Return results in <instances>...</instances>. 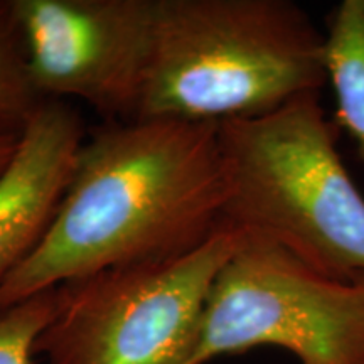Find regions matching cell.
Returning <instances> with one entry per match:
<instances>
[{"label":"cell","mask_w":364,"mask_h":364,"mask_svg":"<svg viewBox=\"0 0 364 364\" xmlns=\"http://www.w3.org/2000/svg\"><path fill=\"white\" fill-rule=\"evenodd\" d=\"M21 136H0V176L11 164L14 154H16L17 145H19Z\"/></svg>","instance_id":"cell-11"},{"label":"cell","mask_w":364,"mask_h":364,"mask_svg":"<svg viewBox=\"0 0 364 364\" xmlns=\"http://www.w3.org/2000/svg\"><path fill=\"white\" fill-rule=\"evenodd\" d=\"M218 124L135 118L86 134L48 233L0 285V314L46 290L184 257L225 226Z\"/></svg>","instance_id":"cell-1"},{"label":"cell","mask_w":364,"mask_h":364,"mask_svg":"<svg viewBox=\"0 0 364 364\" xmlns=\"http://www.w3.org/2000/svg\"><path fill=\"white\" fill-rule=\"evenodd\" d=\"M27 70L44 100H80L103 122L135 120L156 0H12Z\"/></svg>","instance_id":"cell-6"},{"label":"cell","mask_w":364,"mask_h":364,"mask_svg":"<svg viewBox=\"0 0 364 364\" xmlns=\"http://www.w3.org/2000/svg\"><path fill=\"white\" fill-rule=\"evenodd\" d=\"M44 102L27 70L12 0H0V136H21Z\"/></svg>","instance_id":"cell-9"},{"label":"cell","mask_w":364,"mask_h":364,"mask_svg":"<svg viewBox=\"0 0 364 364\" xmlns=\"http://www.w3.org/2000/svg\"><path fill=\"white\" fill-rule=\"evenodd\" d=\"M58 304L59 289H51L0 314V364H31L36 343Z\"/></svg>","instance_id":"cell-10"},{"label":"cell","mask_w":364,"mask_h":364,"mask_svg":"<svg viewBox=\"0 0 364 364\" xmlns=\"http://www.w3.org/2000/svg\"><path fill=\"white\" fill-rule=\"evenodd\" d=\"M245 241L223 226L176 260L122 267L59 287L36 343L48 364H191L218 273Z\"/></svg>","instance_id":"cell-4"},{"label":"cell","mask_w":364,"mask_h":364,"mask_svg":"<svg viewBox=\"0 0 364 364\" xmlns=\"http://www.w3.org/2000/svg\"><path fill=\"white\" fill-rule=\"evenodd\" d=\"M324 36L326 78L338 102V127L351 135L364 164V0H343Z\"/></svg>","instance_id":"cell-8"},{"label":"cell","mask_w":364,"mask_h":364,"mask_svg":"<svg viewBox=\"0 0 364 364\" xmlns=\"http://www.w3.org/2000/svg\"><path fill=\"white\" fill-rule=\"evenodd\" d=\"M324 41L290 0H156L136 118L221 124L322 91Z\"/></svg>","instance_id":"cell-2"},{"label":"cell","mask_w":364,"mask_h":364,"mask_svg":"<svg viewBox=\"0 0 364 364\" xmlns=\"http://www.w3.org/2000/svg\"><path fill=\"white\" fill-rule=\"evenodd\" d=\"M86 134L71 103L46 100L21 135L0 176V285L48 233Z\"/></svg>","instance_id":"cell-7"},{"label":"cell","mask_w":364,"mask_h":364,"mask_svg":"<svg viewBox=\"0 0 364 364\" xmlns=\"http://www.w3.org/2000/svg\"><path fill=\"white\" fill-rule=\"evenodd\" d=\"M321 91L218 124L225 226L268 241L327 277L364 282V196L338 150Z\"/></svg>","instance_id":"cell-3"},{"label":"cell","mask_w":364,"mask_h":364,"mask_svg":"<svg viewBox=\"0 0 364 364\" xmlns=\"http://www.w3.org/2000/svg\"><path fill=\"white\" fill-rule=\"evenodd\" d=\"M262 346L300 364H364V282L332 279L245 236L209 290L191 364Z\"/></svg>","instance_id":"cell-5"}]
</instances>
